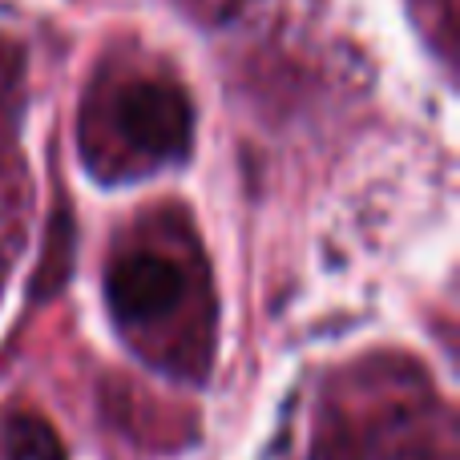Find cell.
Listing matches in <instances>:
<instances>
[{
    "label": "cell",
    "mask_w": 460,
    "mask_h": 460,
    "mask_svg": "<svg viewBox=\"0 0 460 460\" xmlns=\"http://www.w3.org/2000/svg\"><path fill=\"white\" fill-rule=\"evenodd\" d=\"M186 279L162 254H126L105 275V299L121 323H158L182 303Z\"/></svg>",
    "instance_id": "cell-2"
},
{
    "label": "cell",
    "mask_w": 460,
    "mask_h": 460,
    "mask_svg": "<svg viewBox=\"0 0 460 460\" xmlns=\"http://www.w3.org/2000/svg\"><path fill=\"white\" fill-rule=\"evenodd\" d=\"M118 134L150 162H178L194 146V105L178 85L158 77L134 81L113 105Z\"/></svg>",
    "instance_id": "cell-1"
},
{
    "label": "cell",
    "mask_w": 460,
    "mask_h": 460,
    "mask_svg": "<svg viewBox=\"0 0 460 460\" xmlns=\"http://www.w3.org/2000/svg\"><path fill=\"white\" fill-rule=\"evenodd\" d=\"M0 460H69L57 429L37 412H13L0 420Z\"/></svg>",
    "instance_id": "cell-3"
}]
</instances>
